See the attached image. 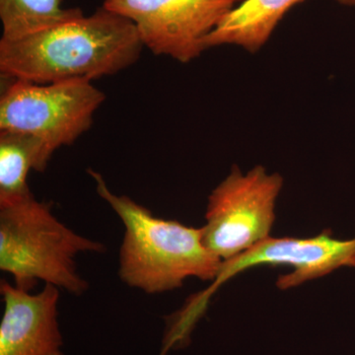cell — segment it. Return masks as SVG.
I'll return each instance as SVG.
<instances>
[{"label":"cell","mask_w":355,"mask_h":355,"mask_svg":"<svg viewBox=\"0 0 355 355\" xmlns=\"http://www.w3.org/2000/svg\"><path fill=\"white\" fill-rule=\"evenodd\" d=\"M104 251L101 243L67 227L53 216L51 203L33 193L0 207V270L10 273L23 291H31L43 280L81 295L89 286L77 272L76 257Z\"/></svg>","instance_id":"3"},{"label":"cell","mask_w":355,"mask_h":355,"mask_svg":"<svg viewBox=\"0 0 355 355\" xmlns=\"http://www.w3.org/2000/svg\"><path fill=\"white\" fill-rule=\"evenodd\" d=\"M263 265L289 266L291 272L280 275L277 286L282 291L293 288L343 266L355 268V237L350 240L335 239L329 230L305 239L268 237L245 253L224 261L214 286L193 297V306L205 311L207 299L220 284L248 268Z\"/></svg>","instance_id":"7"},{"label":"cell","mask_w":355,"mask_h":355,"mask_svg":"<svg viewBox=\"0 0 355 355\" xmlns=\"http://www.w3.org/2000/svg\"><path fill=\"white\" fill-rule=\"evenodd\" d=\"M240 0H105L103 6L132 21L156 55L188 64Z\"/></svg>","instance_id":"6"},{"label":"cell","mask_w":355,"mask_h":355,"mask_svg":"<svg viewBox=\"0 0 355 355\" xmlns=\"http://www.w3.org/2000/svg\"><path fill=\"white\" fill-rule=\"evenodd\" d=\"M282 187V175L261 165L246 173L233 166L209 197L202 227L205 246L224 261L270 237Z\"/></svg>","instance_id":"5"},{"label":"cell","mask_w":355,"mask_h":355,"mask_svg":"<svg viewBox=\"0 0 355 355\" xmlns=\"http://www.w3.org/2000/svg\"><path fill=\"white\" fill-rule=\"evenodd\" d=\"M336 1L340 2L343 6H355V0H336Z\"/></svg>","instance_id":"12"},{"label":"cell","mask_w":355,"mask_h":355,"mask_svg":"<svg viewBox=\"0 0 355 355\" xmlns=\"http://www.w3.org/2000/svg\"><path fill=\"white\" fill-rule=\"evenodd\" d=\"M304 0H244L205 40V50L231 44L254 53L270 40L284 15Z\"/></svg>","instance_id":"9"},{"label":"cell","mask_w":355,"mask_h":355,"mask_svg":"<svg viewBox=\"0 0 355 355\" xmlns=\"http://www.w3.org/2000/svg\"><path fill=\"white\" fill-rule=\"evenodd\" d=\"M144 48L132 21L102 6L26 38L0 40V73L37 84L92 81L132 67Z\"/></svg>","instance_id":"1"},{"label":"cell","mask_w":355,"mask_h":355,"mask_svg":"<svg viewBox=\"0 0 355 355\" xmlns=\"http://www.w3.org/2000/svg\"><path fill=\"white\" fill-rule=\"evenodd\" d=\"M53 154L38 137L0 132V207L31 195L27 182L30 170L44 172Z\"/></svg>","instance_id":"10"},{"label":"cell","mask_w":355,"mask_h":355,"mask_svg":"<svg viewBox=\"0 0 355 355\" xmlns=\"http://www.w3.org/2000/svg\"><path fill=\"white\" fill-rule=\"evenodd\" d=\"M83 16L80 8H64L62 0H0L1 40L26 38Z\"/></svg>","instance_id":"11"},{"label":"cell","mask_w":355,"mask_h":355,"mask_svg":"<svg viewBox=\"0 0 355 355\" xmlns=\"http://www.w3.org/2000/svg\"><path fill=\"white\" fill-rule=\"evenodd\" d=\"M4 312L0 324V355H64L58 323L57 286L37 294L1 280Z\"/></svg>","instance_id":"8"},{"label":"cell","mask_w":355,"mask_h":355,"mask_svg":"<svg viewBox=\"0 0 355 355\" xmlns=\"http://www.w3.org/2000/svg\"><path fill=\"white\" fill-rule=\"evenodd\" d=\"M105 99V93L92 81L13 80L0 99V132L31 135L55 153L92 127L96 111Z\"/></svg>","instance_id":"4"},{"label":"cell","mask_w":355,"mask_h":355,"mask_svg":"<svg viewBox=\"0 0 355 355\" xmlns=\"http://www.w3.org/2000/svg\"><path fill=\"white\" fill-rule=\"evenodd\" d=\"M89 174L125 225L119 275L125 284L155 294L179 288L189 277L216 279L223 261L205 246L202 228L158 218L127 196L114 193L100 173Z\"/></svg>","instance_id":"2"}]
</instances>
